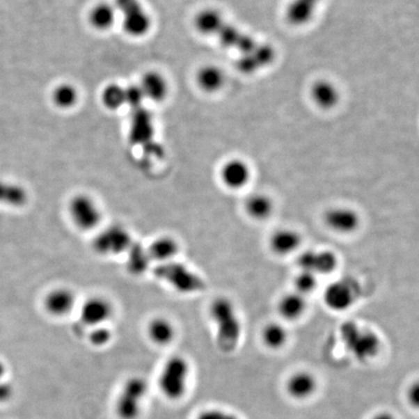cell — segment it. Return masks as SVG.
I'll return each mask as SVG.
<instances>
[{"label": "cell", "instance_id": "6da1fadb", "mask_svg": "<svg viewBox=\"0 0 419 419\" xmlns=\"http://www.w3.org/2000/svg\"><path fill=\"white\" fill-rule=\"evenodd\" d=\"M196 26L201 33L216 36L226 48L238 54L239 69L246 73H253L265 68L272 63L275 53L270 46L256 41L224 21L216 10L207 9L201 11L196 18Z\"/></svg>", "mask_w": 419, "mask_h": 419}, {"label": "cell", "instance_id": "7a4b0ae2", "mask_svg": "<svg viewBox=\"0 0 419 419\" xmlns=\"http://www.w3.org/2000/svg\"><path fill=\"white\" fill-rule=\"evenodd\" d=\"M209 317L216 327V344L224 352L233 351L242 337V324L237 309L230 299L216 298L209 305Z\"/></svg>", "mask_w": 419, "mask_h": 419}, {"label": "cell", "instance_id": "3957f363", "mask_svg": "<svg viewBox=\"0 0 419 419\" xmlns=\"http://www.w3.org/2000/svg\"><path fill=\"white\" fill-rule=\"evenodd\" d=\"M191 378V366L186 357L174 356L162 365L157 377V388L161 395L171 402L187 395Z\"/></svg>", "mask_w": 419, "mask_h": 419}, {"label": "cell", "instance_id": "277c9868", "mask_svg": "<svg viewBox=\"0 0 419 419\" xmlns=\"http://www.w3.org/2000/svg\"><path fill=\"white\" fill-rule=\"evenodd\" d=\"M152 274L157 280L167 283L181 294H196L206 290L204 278L189 266L177 260L157 264Z\"/></svg>", "mask_w": 419, "mask_h": 419}, {"label": "cell", "instance_id": "5b68a950", "mask_svg": "<svg viewBox=\"0 0 419 419\" xmlns=\"http://www.w3.org/2000/svg\"><path fill=\"white\" fill-rule=\"evenodd\" d=\"M340 336L347 351L359 362L374 358L381 349V339L377 333L354 322H347L341 325Z\"/></svg>", "mask_w": 419, "mask_h": 419}, {"label": "cell", "instance_id": "8992f818", "mask_svg": "<svg viewBox=\"0 0 419 419\" xmlns=\"http://www.w3.org/2000/svg\"><path fill=\"white\" fill-rule=\"evenodd\" d=\"M149 394V384L144 378L133 376L123 383L116 397L114 411L119 419H140Z\"/></svg>", "mask_w": 419, "mask_h": 419}, {"label": "cell", "instance_id": "52a82bcc", "mask_svg": "<svg viewBox=\"0 0 419 419\" xmlns=\"http://www.w3.org/2000/svg\"><path fill=\"white\" fill-rule=\"evenodd\" d=\"M68 209L69 218L80 230H95L103 219L102 209L90 194L74 196L68 202Z\"/></svg>", "mask_w": 419, "mask_h": 419}, {"label": "cell", "instance_id": "ba28073f", "mask_svg": "<svg viewBox=\"0 0 419 419\" xmlns=\"http://www.w3.org/2000/svg\"><path fill=\"white\" fill-rule=\"evenodd\" d=\"M134 239L132 234L122 224H112L96 234L93 248L102 256H115L127 253Z\"/></svg>", "mask_w": 419, "mask_h": 419}, {"label": "cell", "instance_id": "9c48e42d", "mask_svg": "<svg viewBox=\"0 0 419 419\" xmlns=\"http://www.w3.org/2000/svg\"><path fill=\"white\" fill-rule=\"evenodd\" d=\"M116 7L123 15V28L129 35L143 36L150 31L152 23L149 15L139 0H116Z\"/></svg>", "mask_w": 419, "mask_h": 419}, {"label": "cell", "instance_id": "30bf717a", "mask_svg": "<svg viewBox=\"0 0 419 419\" xmlns=\"http://www.w3.org/2000/svg\"><path fill=\"white\" fill-rule=\"evenodd\" d=\"M357 298V288L349 280H338L330 283L324 292V304L333 312L351 309Z\"/></svg>", "mask_w": 419, "mask_h": 419}, {"label": "cell", "instance_id": "8fae6325", "mask_svg": "<svg viewBox=\"0 0 419 419\" xmlns=\"http://www.w3.org/2000/svg\"><path fill=\"white\" fill-rule=\"evenodd\" d=\"M114 307L107 298L93 297L83 303L80 308V319L86 326H102L112 319Z\"/></svg>", "mask_w": 419, "mask_h": 419}, {"label": "cell", "instance_id": "7c38bea8", "mask_svg": "<svg viewBox=\"0 0 419 419\" xmlns=\"http://www.w3.org/2000/svg\"><path fill=\"white\" fill-rule=\"evenodd\" d=\"M301 271L314 275H329L336 269L338 258L331 251H306L297 258Z\"/></svg>", "mask_w": 419, "mask_h": 419}, {"label": "cell", "instance_id": "4fadbf2b", "mask_svg": "<svg viewBox=\"0 0 419 419\" xmlns=\"http://www.w3.org/2000/svg\"><path fill=\"white\" fill-rule=\"evenodd\" d=\"M324 223L327 228L338 234L356 232L360 226V216L356 209L346 206L332 207L325 212Z\"/></svg>", "mask_w": 419, "mask_h": 419}, {"label": "cell", "instance_id": "5bb4252c", "mask_svg": "<svg viewBox=\"0 0 419 419\" xmlns=\"http://www.w3.org/2000/svg\"><path fill=\"white\" fill-rule=\"evenodd\" d=\"M77 297L68 287H56L50 290L44 297V309L54 317H68L75 309Z\"/></svg>", "mask_w": 419, "mask_h": 419}, {"label": "cell", "instance_id": "9a60e30c", "mask_svg": "<svg viewBox=\"0 0 419 419\" xmlns=\"http://www.w3.org/2000/svg\"><path fill=\"white\" fill-rule=\"evenodd\" d=\"M219 177L223 186L233 191L244 189L251 180V169L241 159H230L221 167Z\"/></svg>", "mask_w": 419, "mask_h": 419}, {"label": "cell", "instance_id": "2e32d148", "mask_svg": "<svg viewBox=\"0 0 419 419\" xmlns=\"http://www.w3.org/2000/svg\"><path fill=\"white\" fill-rule=\"evenodd\" d=\"M300 234L292 228H280L271 234L270 250L275 255L285 256L292 255L301 245Z\"/></svg>", "mask_w": 419, "mask_h": 419}, {"label": "cell", "instance_id": "e0dca14e", "mask_svg": "<svg viewBox=\"0 0 419 419\" xmlns=\"http://www.w3.org/2000/svg\"><path fill=\"white\" fill-rule=\"evenodd\" d=\"M147 248L150 260L155 261L157 264H162L176 260L180 253V244L171 236L162 235L155 239Z\"/></svg>", "mask_w": 419, "mask_h": 419}, {"label": "cell", "instance_id": "ac0fdd59", "mask_svg": "<svg viewBox=\"0 0 419 419\" xmlns=\"http://www.w3.org/2000/svg\"><path fill=\"white\" fill-rule=\"evenodd\" d=\"M148 337L159 347L171 345L177 337V329L171 320L164 317H155L147 327Z\"/></svg>", "mask_w": 419, "mask_h": 419}, {"label": "cell", "instance_id": "d6986e66", "mask_svg": "<svg viewBox=\"0 0 419 419\" xmlns=\"http://www.w3.org/2000/svg\"><path fill=\"white\" fill-rule=\"evenodd\" d=\"M317 388V379L308 372H298L287 381V390L292 398L305 400L314 395Z\"/></svg>", "mask_w": 419, "mask_h": 419}, {"label": "cell", "instance_id": "ffe728a7", "mask_svg": "<svg viewBox=\"0 0 419 419\" xmlns=\"http://www.w3.org/2000/svg\"><path fill=\"white\" fill-rule=\"evenodd\" d=\"M29 192L17 182L0 180V205L22 208L28 203Z\"/></svg>", "mask_w": 419, "mask_h": 419}, {"label": "cell", "instance_id": "44dd1931", "mask_svg": "<svg viewBox=\"0 0 419 419\" xmlns=\"http://www.w3.org/2000/svg\"><path fill=\"white\" fill-rule=\"evenodd\" d=\"M127 269L128 272L134 276H142L148 272L150 263L149 253L147 246L134 241L127 253Z\"/></svg>", "mask_w": 419, "mask_h": 419}, {"label": "cell", "instance_id": "7402d4cb", "mask_svg": "<svg viewBox=\"0 0 419 419\" xmlns=\"http://www.w3.org/2000/svg\"><path fill=\"white\" fill-rule=\"evenodd\" d=\"M245 211L246 214L255 221H266L272 216L274 202L267 194H251L245 201Z\"/></svg>", "mask_w": 419, "mask_h": 419}, {"label": "cell", "instance_id": "603a6c76", "mask_svg": "<svg viewBox=\"0 0 419 419\" xmlns=\"http://www.w3.org/2000/svg\"><path fill=\"white\" fill-rule=\"evenodd\" d=\"M307 302L304 295L297 292L283 295L278 303V312L283 319L295 320L304 315Z\"/></svg>", "mask_w": 419, "mask_h": 419}, {"label": "cell", "instance_id": "cb8c5ba5", "mask_svg": "<svg viewBox=\"0 0 419 419\" xmlns=\"http://www.w3.org/2000/svg\"><path fill=\"white\" fill-rule=\"evenodd\" d=\"M140 88L144 93L145 97L149 98L155 102L164 100L168 93L166 80L157 72L147 73L143 78Z\"/></svg>", "mask_w": 419, "mask_h": 419}, {"label": "cell", "instance_id": "d4e9b609", "mask_svg": "<svg viewBox=\"0 0 419 419\" xmlns=\"http://www.w3.org/2000/svg\"><path fill=\"white\" fill-rule=\"evenodd\" d=\"M319 0H293L287 9V18L294 24H305L314 14Z\"/></svg>", "mask_w": 419, "mask_h": 419}, {"label": "cell", "instance_id": "484cf974", "mask_svg": "<svg viewBox=\"0 0 419 419\" xmlns=\"http://www.w3.org/2000/svg\"><path fill=\"white\" fill-rule=\"evenodd\" d=\"M116 9L112 5L100 3L93 7L90 14L91 26L100 31L110 29L115 23Z\"/></svg>", "mask_w": 419, "mask_h": 419}, {"label": "cell", "instance_id": "4316f807", "mask_svg": "<svg viewBox=\"0 0 419 419\" xmlns=\"http://www.w3.org/2000/svg\"><path fill=\"white\" fill-rule=\"evenodd\" d=\"M197 82L202 90L214 93L223 87V73L214 66H205L197 74Z\"/></svg>", "mask_w": 419, "mask_h": 419}, {"label": "cell", "instance_id": "83f0119b", "mask_svg": "<svg viewBox=\"0 0 419 419\" xmlns=\"http://www.w3.org/2000/svg\"><path fill=\"white\" fill-rule=\"evenodd\" d=\"M261 337H262V341L265 346L272 349H280L287 344L288 333L282 324L271 322V324L265 325Z\"/></svg>", "mask_w": 419, "mask_h": 419}, {"label": "cell", "instance_id": "f1b7e54d", "mask_svg": "<svg viewBox=\"0 0 419 419\" xmlns=\"http://www.w3.org/2000/svg\"><path fill=\"white\" fill-rule=\"evenodd\" d=\"M338 91L327 82H319L313 88V97L322 107H332L338 101Z\"/></svg>", "mask_w": 419, "mask_h": 419}, {"label": "cell", "instance_id": "f546056e", "mask_svg": "<svg viewBox=\"0 0 419 419\" xmlns=\"http://www.w3.org/2000/svg\"><path fill=\"white\" fill-rule=\"evenodd\" d=\"M54 102L63 109L73 107L78 101L77 90L72 85L63 84L56 88L53 93Z\"/></svg>", "mask_w": 419, "mask_h": 419}, {"label": "cell", "instance_id": "4dcf8cb0", "mask_svg": "<svg viewBox=\"0 0 419 419\" xmlns=\"http://www.w3.org/2000/svg\"><path fill=\"white\" fill-rule=\"evenodd\" d=\"M102 101L110 110H118L125 104V88L119 85H109L103 91Z\"/></svg>", "mask_w": 419, "mask_h": 419}, {"label": "cell", "instance_id": "1f68e13d", "mask_svg": "<svg viewBox=\"0 0 419 419\" xmlns=\"http://www.w3.org/2000/svg\"><path fill=\"white\" fill-rule=\"evenodd\" d=\"M317 285V276L310 272H306V271H300L297 278H294V287L297 288V292L304 297L308 293L314 292Z\"/></svg>", "mask_w": 419, "mask_h": 419}, {"label": "cell", "instance_id": "d6a6232c", "mask_svg": "<svg viewBox=\"0 0 419 419\" xmlns=\"http://www.w3.org/2000/svg\"><path fill=\"white\" fill-rule=\"evenodd\" d=\"M90 329V334H88V342L91 346L103 347L109 345V342L112 341L113 332L107 325L93 327Z\"/></svg>", "mask_w": 419, "mask_h": 419}, {"label": "cell", "instance_id": "836d02e7", "mask_svg": "<svg viewBox=\"0 0 419 419\" xmlns=\"http://www.w3.org/2000/svg\"><path fill=\"white\" fill-rule=\"evenodd\" d=\"M125 103H127V104H129L133 108H138L141 105L145 96L140 86H130V87L125 88Z\"/></svg>", "mask_w": 419, "mask_h": 419}, {"label": "cell", "instance_id": "e575fe53", "mask_svg": "<svg viewBox=\"0 0 419 419\" xmlns=\"http://www.w3.org/2000/svg\"><path fill=\"white\" fill-rule=\"evenodd\" d=\"M196 419H242L235 413L221 410V409H208L202 411Z\"/></svg>", "mask_w": 419, "mask_h": 419}, {"label": "cell", "instance_id": "d590c367", "mask_svg": "<svg viewBox=\"0 0 419 419\" xmlns=\"http://www.w3.org/2000/svg\"><path fill=\"white\" fill-rule=\"evenodd\" d=\"M14 395V388L11 384L0 381V403L9 401Z\"/></svg>", "mask_w": 419, "mask_h": 419}, {"label": "cell", "instance_id": "8d00e7d4", "mask_svg": "<svg viewBox=\"0 0 419 419\" xmlns=\"http://www.w3.org/2000/svg\"><path fill=\"white\" fill-rule=\"evenodd\" d=\"M409 399H410V402L413 405H418V388L416 384L413 386L410 389V392H409Z\"/></svg>", "mask_w": 419, "mask_h": 419}, {"label": "cell", "instance_id": "74e56055", "mask_svg": "<svg viewBox=\"0 0 419 419\" xmlns=\"http://www.w3.org/2000/svg\"><path fill=\"white\" fill-rule=\"evenodd\" d=\"M372 419H397V418H395V416L392 415V413H386V411H384V413H378V415L374 416V418Z\"/></svg>", "mask_w": 419, "mask_h": 419}, {"label": "cell", "instance_id": "f35d334b", "mask_svg": "<svg viewBox=\"0 0 419 419\" xmlns=\"http://www.w3.org/2000/svg\"><path fill=\"white\" fill-rule=\"evenodd\" d=\"M5 371H6V369H5V365L3 362H2L1 360H0V381H2V379H3Z\"/></svg>", "mask_w": 419, "mask_h": 419}]
</instances>
